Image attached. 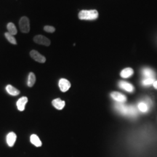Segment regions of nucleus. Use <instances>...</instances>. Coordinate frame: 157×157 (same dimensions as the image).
Here are the masks:
<instances>
[{
  "label": "nucleus",
  "mask_w": 157,
  "mask_h": 157,
  "mask_svg": "<svg viewBox=\"0 0 157 157\" xmlns=\"http://www.w3.org/2000/svg\"><path fill=\"white\" fill-rule=\"evenodd\" d=\"M153 85H154V87H155L156 89H157V80H156L155 82H154V83L153 84Z\"/></svg>",
  "instance_id": "22"
},
{
  "label": "nucleus",
  "mask_w": 157,
  "mask_h": 157,
  "mask_svg": "<svg viewBox=\"0 0 157 157\" xmlns=\"http://www.w3.org/2000/svg\"><path fill=\"white\" fill-rule=\"evenodd\" d=\"M147 101L145 102H140V103L137 106V108L140 111L143 113H145L148 111V108H149V106L151 105V100H149L148 99H147Z\"/></svg>",
  "instance_id": "11"
},
{
  "label": "nucleus",
  "mask_w": 157,
  "mask_h": 157,
  "mask_svg": "<svg viewBox=\"0 0 157 157\" xmlns=\"http://www.w3.org/2000/svg\"><path fill=\"white\" fill-rule=\"evenodd\" d=\"M155 81V78H145L142 81V84L144 86H149V85H153Z\"/></svg>",
  "instance_id": "20"
},
{
  "label": "nucleus",
  "mask_w": 157,
  "mask_h": 157,
  "mask_svg": "<svg viewBox=\"0 0 157 157\" xmlns=\"http://www.w3.org/2000/svg\"><path fill=\"white\" fill-rule=\"evenodd\" d=\"M34 42L38 45H44V46H49L50 45V40L47 37L43 35H37L34 37Z\"/></svg>",
  "instance_id": "4"
},
{
  "label": "nucleus",
  "mask_w": 157,
  "mask_h": 157,
  "mask_svg": "<svg viewBox=\"0 0 157 157\" xmlns=\"http://www.w3.org/2000/svg\"><path fill=\"white\" fill-rule=\"evenodd\" d=\"M19 27L22 33L27 34L30 31V21L26 16H23L19 20Z\"/></svg>",
  "instance_id": "3"
},
{
  "label": "nucleus",
  "mask_w": 157,
  "mask_h": 157,
  "mask_svg": "<svg viewBox=\"0 0 157 157\" xmlns=\"http://www.w3.org/2000/svg\"><path fill=\"white\" fill-rule=\"evenodd\" d=\"M142 74L145 78H155V72L151 68H144L142 70Z\"/></svg>",
  "instance_id": "15"
},
{
  "label": "nucleus",
  "mask_w": 157,
  "mask_h": 157,
  "mask_svg": "<svg viewBox=\"0 0 157 157\" xmlns=\"http://www.w3.org/2000/svg\"><path fill=\"white\" fill-rule=\"evenodd\" d=\"M30 141H31V143H32L34 146L36 147L42 146V141H41L39 137L37 135L35 134L31 135V137H30Z\"/></svg>",
  "instance_id": "14"
},
{
  "label": "nucleus",
  "mask_w": 157,
  "mask_h": 157,
  "mask_svg": "<svg viewBox=\"0 0 157 157\" xmlns=\"http://www.w3.org/2000/svg\"><path fill=\"white\" fill-rule=\"evenodd\" d=\"M7 31L9 34H10L11 35H16L18 34V30L16 28V25L14 24L12 22H9L7 25Z\"/></svg>",
  "instance_id": "16"
},
{
  "label": "nucleus",
  "mask_w": 157,
  "mask_h": 157,
  "mask_svg": "<svg viewBox=\"0 0 157 157\" xmlns=\"http://www.w3.org/2000/svg\"><path fill=\"white\" fill-rule=\"evenodd\" d=\"M58 86L60 91L63 93H66L71 87V83L66 78H60L58 82Z\"/></svg>",
  "instance_id": "6"
},
{
  "label": "nucleus",
  "mask_w": 157,
  "mask_h": 157,
  "mask_svg": "<svg viewBox=\"0 0 157 157\" xmlns=\"http://www.w3.org/2000/svg\"><path fill=\"white\" fill-rule=\"evenodd\" d=\"M30 56L33 60L35 61L38 62L40 63H44L46 62V58L43 55L40 54L38 51L35 50V49H32L30 52Z\"/></svg>",
  "instance_id": "5"
},
{
  "label": "nucleus",
  "mask_w": 157,
  "mask_h": 157,
  "mask_svg": "<svg viewBox=\"0 0 157 157\" xmlns=\"http://www.w3.org/2000/svg\"><path fill=\"white\" fill-rule=\"evenodd\" d=\"M52 106L58 110H62L65 107V103L64 100H62L60 98H55L52 101Z\"/></svg>",
  "instance_id": "13"
},
{
  "label": "nucleus",
  "mask_w": 157,
  "mask_h": 157,
  "mask_svg": "<svg viewBox=\"0 0 157 157\" xmlns=\"http://www.w3.org/2000/svg\"><path fill=\"white\" fill-rule=\"evenodd\" d=\"M28 103V97L26 96L21 97L16 102V106H17L18 109L20 111H23L26 108V105Z\"/></svg>",
  "instance_id": "7"
},
{
  "label": "nucleus",
  "mask_w": 157,
  "mask_h": 157,
  "mask_svg": "<svg viewBox=\"0 0 157 157\" xmlns=\"http://www.w3.org/2000/svg\"><path fill=\"white\" fill-rule=\"evenodd\" d=\"M36 83V75L34 73L30 72L28 74V78H27V86L29 87H32Z\"/></svg>",
  "instance_id": "17"
},
{
  "label": "nucleus",
  "mask_w": 157,
  "mask_h": 157,
  "mask_svg": "<svg viewBox=\"0 0 157 157\" xmlns=\"http://www.w3.org/2000/svg\"><path fill=\"white\" fill-rule=\"evenodd\" d=\"M133 73H134V71L133 70V68H126L124 70H122L120 75L122 78H129V76H131L133 75Z\"/></svg>",
  "instance_id": "18"
},
{
  "label": "nucleus",
  "mask_w": 157,
  "mask_h": 157,
  "mask_svg": "<svg viewBox=\"0 0 157 157\" xmlns=\"http://www.w3.org/2000/svg\"><path fill=\"white\" fill-rule=\"evenodd\" d=\"M119 86L121 89H124V90L127 91L128 93H133L135 90V88L131 84L128 83V82H125V81H121L119 82Z\"/></svg>",
  "instance_id": "8"
},
{
  "label": "nucleus",
  "mask_w": 157,
  "mask_h": 157,
  "mask_svg": "<svg viewBox=\"0 0 157 157\" xmlns=\"http://www.w3.org/2000/svg\"><path fill=\"white\" fill-rule=\"evenodd\" d=\"M111 96L114 100H116V102H119L120 103H125L127 100L125 95H122V93H117V92H113V93H111Z\"/></svg>",
  "instance_id": "10"
},
{
  "label": "nucleus",
  "mask_w": 157,
  "mask_h": 157,
  "mask_svg": "<svg viewBox=\"0 0 157 157\" xmlns=\"http://www.w3.org/2000/svg\"><path fill=\"white\" fill-rule=\"evenodd\" d=\"M115 108L119 113L125 116L135 117L137 115V109L133 106H126L123 103H117L115 105Z\"/></svg>",
  "instance_id": "1"
},
{
  "label": "nucleus",
  "mask_w": 157,
  "mask_h": 157,
  "mask_svg": "<svg viewBox=\"0 0 157 157\" xmlns=\"http://www.w3.org/2000/svg\"><path fill=\"white\" fill-rule=\"evenodd\" d=\"M7 93L11 96H18L20 94V90L11 85H7L5 87Z\"/></svg>",
  "instance_id": "12"
},
{
  "label": "nucleus",
  "mask_w": 157,
  "mask_h": 157,
  "mask_svg": "<svg viewBox=\"0 0 157 157\" xmlns=\"http://www.w3.org/2000/svg\"><path fill=\"white\" fill-rule=\"evenodd\" d=\"M5 37H6V39H7V41L9 42V43L12 44V45H17V41H16V38H15L13 35H11V34H9L8 32H6L5 34Z\"/></svg>",
  "instance_id": "19"
},
{
  "label": "nucleus",
  "mask_w": 157,
  "mask_h": 157,
  "mask_svg": "<svg viewBox=\"0 0 157 157\" xmlns=\"http://www.w3.org/2000/svg\"><path fill=\"white\" fill-rule=\"evenodd\" d=\"M16 139H17V135H16V133H13V132H10V133H8L6 137V141L7 145L9 147L13 146L16 141Z\"/></svg>",
  "instance_id": "9"
},
{
  "label": "nucleus",
  "mask_w": 157,
  "mask_h": 157,
  "mask_svg": "<svg viewBox=\"0 0 157 157\" xmlns=\"http://www.w3.org/2000/svg\"><path fill=\"white\" fill-rule=\"evenodd\" d=\"M44 31H45L47 33H53L55 31V28L53 26H45V27H44Z\"/></svg>",
  "instance_id": "21"
},
{
  "label": "nucleus",
  "mask_w": 157,
  "mask_h": 157,
  "mask_svg": "<svg viewBox=\"0 0 157 157\" xmlns=\"http://www.w3.org/2000/svg\"><path fill=\"white\" fill-rule=\"evenodd\" d=\"M98 18V12L96 9H90L87 10L83 9L78 13V18L80 20H94Z\"/></svg>",
  "instance_id": "2"
}]
</instances>
